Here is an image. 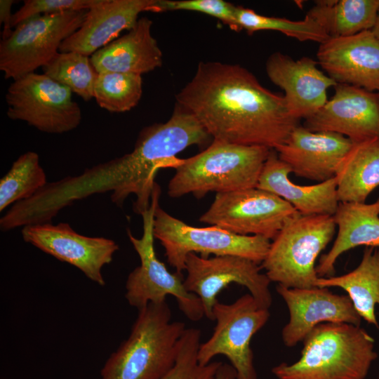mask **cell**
<instances>
[{"label":"cell","instance_id":"cell-25","mask_svg":"<svg viewBox=\"0 0 379 379\" xmlns=\"http://www.w3.org/2000/svg\"><path fill=\"white\" fill-rule=\"evenodd\" d=\"M315 286L343 288L359 316L378 327L375 307L379 305V248L366 247L354 270L340 276L319 277Z\"/></svg>","mask_w":379,"mask_h":379},{"label":"cell","instance_id":"cell-22","mask_svg":"<svg viewBox=\"0 0 379 379\" xmlns=\"http://www.w3.org/2000/svg\"><path fill=\"white\" fill-rule=\"evenodd\" d=\"M152 26L150 19L142 17L126 34L97 51L91 57L96 70L142 75L160 67L162 52Z\"/></svg>","mask_w":379,"mask_h":379},{"label":"cell","instance_id":"cell-15","mask_svg":"<svg viewBox=\"0 0 379 379\" xmlns=\"http://www.w3.org/2000/svg\"><path fill=\"white\" fill-rule=\"evenodd\" d=\"M331 100L303 126L314 132H332L357 142L379 138V92L337 84Z\"/></svg>","mask_w":379,"mask_h":379},{"label":"cell","instance_id":"cell-11","mask_svg":"<svg viewBox=\"0 0 379 379\" xmlns=\"http://www.w3.org/2000/svg\"><path fill=\"white\" fill-rule=\"evenodd\" d=\"M72 93L44 74H26L13 80L7 89V117L46 133L69 132L79 126L82 119Z\"/></svg>","mask_w":379,"mask_h":379},{"label":"cell","instance_id":"cell-32","mask_svg":"<svg viewBox=\"0 0 379 379\" xmlns=\"http://www.w3.org/2000/svg\"><path fill=\"white\" fill-rule=\"evenodd\" d=\"M237 6L223 0H153L148 11H190L213 16L234 31H239L236 22Z\"/></svg>","mask_w":379,"mask_h":379},{"label":"cell","instance_id":"cell-19","mask_svg":"<svg viewBox=\"0 0 379 379\" xmlns=\"http://www.w3.org/2000/svg\"><path fill=\"white\" fill-rule=\"evenodd\" d=\"M352 144L343 135L314 132L298 125L274 150L295 175L321 182L335 177Z\"/></svg>","mask_w":379,"mask_h":379},{"label":"cell","instance_id":"cell-5","mask_svg":"<svg viewBox=\"0 0 379 379\" xmlns=\"http://www.w3.org/2000/svg\"><path fill=\"white\" fill-rule=\"evenodd\" d=\"M166 301L138 310L128 338L106 361L101 379H160L174 365L179 340L186 329L171 321Z\"/></svg>","mask_w":379,"mask_h":379},{"label":"cell","instance_id":"cell-1","mask_svg":"<svg viewBox=\"0 0 379 379\" xmlns=\"http://www.w3.org/2000/svg\"><path fill=\"white\" fill-rule=\"evenodd\" d=\"M210 138L192 114L176 105L166 122L140 131L131 152L86 168L80 175L48 182L29 199L30 207L38 219L50 222L74 202L111 192V201L119 208L134 194L133 211L141 215L151 205L158 169L171 166L177 154Z\"/></svg>","mask_w":379,"mask_h":379},{"label":"cell","instance_id":"cell-23","mask_svg":"<svg viewBox=\"0 0 379 379\" xmlns=\"http://www.w3.org/2000/svg\"><path fill=\"white\" fill-rule=\"evenodd\" d=\"M333 216L338 234L330 251L321 255L316 267L319 277L333 275L338 257L352 248H379V197L372 204L339 202Z\"/></svg>","mask_w":379,"mask_h":379},{"label":"cell","instance_id":"cell-20","mask_svg":"<svg viewBox=\"0 0 379 379\" xmlns=\"http://www.w3.org/2000/svg\"><path fill=\"white\" fill-rule=\"evenodd\" d=\"M153 0H102L87 11L81 27L61 44L59 52L92 55L136 24Z\"/></svg>","mask_w":379,"mask_h":379},{"label":"cell","instance_id":"cell-14","mask_svg":"<svg viewBox=\"0 0 379 379\" xmlns=\"http://www.w3.org/2000/svg\"><path fill=\"white\" fill-rule=\"evenodd\" d=\"M23 240L56 259L81 270L86 277L103 286L102 267L109 264L119 250L112 239L79 234L67 222L26 225Z\"/></svg>","mask_w":379,"mask_h":379},{"label":"cell","instance_id":"cell-4","mask_svg":"<svg viewBox=\"0 0 379 379\" xmlns=\"http://www.w3.org/2000/svg\"><path fill=\"white\" fill-rule=\"evenodd\" d=\"M271 149L213 140L200 153L177 159L168 194L178 198L191 194L199 199L210 192L217 194L257 187Z\"/></svg>","mask_w":379,"mask_h":379},{"label":"cell","instance_id":"cell-17","mask_svg":"<svg viewBox=\"0 0 379 379\" xmlns=\"http://www.w3.org/2000/svg\"><path fill=\"white\" fill-rule=\"evenodd\" d=\"M317 62L337 84L379 92V41L371 30L319 44Z\"/></svg>","mask_w":379,"mask_h":379},{"label":"cell","instance_id":"cell-8","mask_svg":"<svg viewBox=\"0 0 379 379\" xmlns=\"http://www.w3.org/2000/svg\"><path fill=\"white\" fill-rule=\"evenodd\" d=\"M153 234L165 250L169 265L182 274L188 254L233 255L252 260L259 264L268 252L271 241L261 236L236 234L217 226L197 227L171 215L157 206Z\"/></svg>","mask_w":379,"mask_h":379},{"label":"cell","instance_id":"cell-16","mask_svg":"<svg viewBox=\"0 0 379 379\" xmlns=\"http://www.w3.org/2000/svg\"><path fill=\"white\" fill-rule=\"evenodd\" d=\"M278 294L289 312V321L281 331L284 345L293 347L317 325L347 323L359 326L361 317L347 295L331 293L328 288H287L278 284Z\"/></svg>","mask_w":379,"mask_h":379},{"label":"cell","instance_id":"cell-3","mask_svg":"<svg viewBox=\"0 0 379 379\" xmlns=\"http://www.w3.org/2000/svg\"><path fill=\"white\" fill-rule=\"evenodd\" d=\"M377 358L373 338L347 323H322L303 340L299 359L272 368L278 379H364Z\"/></svg>","mask_w":379,"mask_h":379},{"label":"cell","instance_id":"cell-9","mask_svg":"<svg viewBox=\"0 0 379 379\" xmlns=\"http://www.w3.org/2000/svg\"><path fill=\"white\" fill-rule=\"evenodd\" d=\"M88 10L32 17L0 42V70L15 80L44 67L82 25Z\"/></svg>","mask_w":379,"mask_h":379},{"label":"cell","instance_id":"cell-36","mask_svg":"<svg viewBox=\"0 0 379 379\" xmlns=\"http://www.w3.org/2000/svg\"><path fill=\"white\" fill-rule=\"evenodd\" d=\"M372 32L379 41V11L378 12V15L373 27L371 29Z\"/></svg>","mask_w":379,"mask_h":379},{"label":"cell","instance_id":"cell-30","mask_svg":"<svg viewBox=\"0 0 379 379\" xmlns=\"http://www.w3.org/2000/svg\"><path fill=\"white\" fill-rule=\"evenodd\" d=\"M142 94V75L99 72L94 86L93 98L102 109L114 113L125 112L135 107Z\"/></svg>","mask_w":379,"mask_h":379},{"label":"cell","instance_id":"cell-26","mask_svg":"<svg viewBox=\"0 0 379 379\" xmlns=\"http://www.w3.org/2000/svg\"><path fill=\"white\" fill-rule=\"evenodd\" d=\"M379 0L317 1L307 15L314 20L329 37H342L371 30Z\"/></svg>","mask_w":379,"mask_h":379},{"label":"cell","instance_id":"cell-31","mask_svg":"<svg viewBox=\"0 0 379 379\" xmlns=\"http://www.w3.org/2000/svg\"><path fill=\"white\" fill-rule=\"evenodd\" d=\"M201 332L199 328H186L178 345L176 359L173 367L160 379H212L220 361H212L201 365L198 361V351Z\"/></svg>","mask_w":379,"mask_h":379},{"label":"cell","instance_id":"cell-7","mask_svg":"<svg viewBox=\"0 0 379 379\" xmlns=\"http://www.w3.org/2000/svg\"><path fill=\"white\" fill-rule=\"evenodd\" d=\"M160 195L161 188L157 185L153 192L149 208L141 214L143 222L142 237L137 238L130 230L127 232L128 239L140 258V265L127 277L125 298L130 305L139 310L150 302L166 301V297L172 295L183 314L190 321H198L204 317L200 299L186 290L182 274L169 272L155 252L153 222Z\"/></svg>","mask_w":379,"mask_h":379},{"label":"cell","instance_id":"cell-28","mask_svg":"<svg viewBox=\"0 0 379 379\" xmlns=\"http://www.w3.org/2000/svg\"><path fill=\"white\" fill-rule=\"evenodd\" d=\"M43 74L66 86L84 100L93 98L94 86L99 72L88 56L78 52H58L41 67Z\"/></svg>","mask_w":379,"mask_h":379},{"label":"cell","instance_id":"cell-29","mask_svg":"<svg viewBox=\"0 0 379 379\" xmlns=\"http://www.w3.org/2000/svg\"><path fill=\"white\" fill-rule=\"evenodd\" d=\"M235 15L239 31L245 29L249 34L262 30L277 31L300 41L319 44L329 38L321 27L307 14L303 20H291L262 15L253 10L237 6Z\"/></svg>","mask_w":379,"mask_h":379},{"label":"cell","instance_id":"cell-13","mask_svg":"<svg viewBox=\"0 0 379 379\" xmlns=\"http://www.w3.org/2000/svg\"><path fill=\"white\" fill-rule=\"evenodd\" d=\"M261 269L260 264L238 255L205 258L192 253L185 260L184 285L187 291L200 299L204 316L214 321L217 296L233 283L246 287L261 307L270 309L272 302L271 281Z\"/></svg>","mask_w":379,"mask_h":379},{"label":"cell","instance_id":"cell-24","mask_svg":"<svg viewBox=\"0 0 379 379\" xmlns=\"http://www.w3.org/2000/svg\"><path fill=\"white\" fill-rule=\"evenodd\" d=\"M334 178L339 202H365L379 186V138L353 142Z\"/></svg>","mask_w":379,"mask_h":379},{"label":"cell","instance_id":"cell-21","mask_svg":"<svg viewBox=\"0 0 379 379\" xmlns=\"http://www.w3.org/2000/svg\"><path fill=\"white\" fill-rule=\"evenodd\" d=\"M290 167L272 149L260 173L258 188L293 206L302 215H333L339 204L335 178L311 185H298L288 177Z\"/></svg>","mask_w":379,"mask_h":379},{"label":"cell","instance_id":"cell-12","mask_svg":"<svg viewBox=\"0 0 379 379\" xmlns=\"http://www.w3.org/2000/svg\"><path fill=\"white\" fill-rule=\"evenodd\" d=\"M300 215L281 197L258 187L217 193L199 221L236 234L273 239Z\"/></svg>","mask_w":379,"mask_h":379},{"label":"cell","instance_id":"cell-2","mask_svg":"<svg viewBox=\"0 0 379 379\" xmlns=\"http://www.w3.org/2000/svg\"><path fill=\"white\" fill-rule=\"evenodd\" d=\"M176 100L213 140L232 144L274 149L300 125L284 95L265 88L239 65L199 62Z\"/></svg>","mask_w":379,"mask_h":379},{"label":"cell","instance_id":"cell-33","mask_svg":"<svg viewBox=\"0 0 379 379\" xmlns=\"http://www.w3.org/2000/svg\"><path fill=\"white\" fill-rule=\"evenodd\" d=\"M102 0H26L11 19V27L36 15L89 10Z\"/></svg>","mask_w":379,"mask_h":379},{"label":"cell","instance_id":"cell-6","mask_svg":"<svg viewBox=\"0 0 379 379\" xmlns=\"http://www.w3.org/2000/svg\"><path fill=\"white\" fill-rule=\"evenodd\" d=\"M333 215H299L288 222L272 239L262 269L272 281L287 288L316 287L314 266L335 232Z\"/></svg>","mask_w":379,"mask_h":379},{"label":"cell","instance_id":"cell-27","mask_svg":"<svg viewBox=\"0 0 379 379\" xmlns=\"http://www.w3.org/2000/svg\"><path fill=\"white\" fill-rule=\"evenodd\" d=\"M48 183L36 152L20 155L0 180V211L32 197Z\"/></svg>","mask_w":379,"mask_h":379},{"label":"cell","instance_id":"cell-34","mask_svg":"<svg viewBox=\"0 0 379 379\" xmlns=\"http://www.w3.org/2000/svg\"><path fill=\"white\" fill-rule=\"evenodd\" d=\"M13 0H1L0 1V22L3 23L2 39L7 38L11 35L13 30L11 29V6L13 4Z\"/></svg>","mask_w":379,"mask_h":379},{"label":"cell","instance_id":"cell-10","mask_svg":"<svg viewBox=\"0 0 379 379\" xmlns=\"http://www.w3.org/2000/svg\"><path fill=\"white\" fill-rule=\"evenodd\" d=\"M270 317L269 309L261 307L250 293L230 304L218 300L213 307L215 326L211 337L200 344L199 363L207 365L215 356L224 355L237 379H258L251 341Z\"/></svg>","mask_w":379,"mask_h":379},{"label":"cell","instance_id":"cell-35","mask_svg":"<svg viewBox=\"0 0 379 379\" xmlns=\"http://www.w3.org/2000/svg\"><path fill=\"white\" fill-rule=\"evenodd\" d=\"M212 379H237V373L230 364L222 363Z\"/></svg>","mask_w":379,"mask_h":379},{"label":"cell","instance_id":"cell-18","mask_svg":"<svg viewBox=\"0 0 379 379\" xmlns=\"http://www.w3.org/2000/svg\"><path fill=\"white\" fill-rule=\"evenodd\" d=\"M309 57L297 60L280 52L271 54L265 64L270 81L285 93L287 108L294 118L306 119L327 102V90L337 83Z\"/></svg>","mask_w":379,"mask_h":379}]
</instances>
